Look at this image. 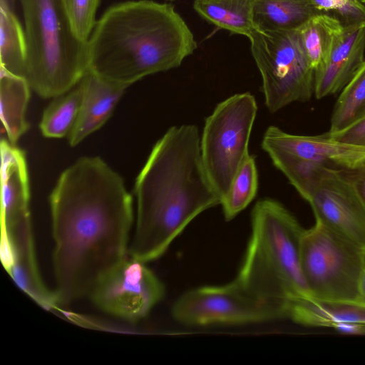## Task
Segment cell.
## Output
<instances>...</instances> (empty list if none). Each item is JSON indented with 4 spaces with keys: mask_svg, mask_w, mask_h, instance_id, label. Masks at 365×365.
<instances>
[{
    "mask_svg": "<svg viewBox=\"0 0 365 365\" xmlns=\"http://www.w3.org/2000/svg\"><path fill=\"white\" fill-rule=\"evenodd\" d=\"M58 304L90 294L128 255L133 199L99 157H83L60 175L49 197Z\"/></svg>",
    "mask_w": 365,
    "mask_h": 365,
    "instance_id": "6da1fadb",
    "label": "cell"
},
{
    "mask_svg": "<svg viewBox=\"0 0 365 365\" xmlns=\"http://www.w3.org/2000/svg\"><path fill=\"white\" fill-rule=\"evenodd\" d=\"M197 127L170 128L136 178L137 216L128 256L147 263L163 255L197 215L222 199L202 164Z\"/></svg>",
    "mask_w": 365,
    "mask_h": 365,
    "instance_id": "7a4b0ae2",
    "label": "cell"
},
{
    "mask_svg": "<svg viewBox=\"0 0 365 365\" xmlns=\"http://www.w3.org/2000/svg\"><path fill=\"white\" fill-rule=\"evenodd\" d=\"M197 46L192 31L171 4L119 2L105 11L88 41V70L130 86L180 66Z\"/></svg>",
    "mask_w": 365,
    "mask_h": 365,
    "instance_id": "3957f363",
    "label": "cell"
},
{
    "mask_svg": "<svg viewBox=\"0 0 365 365\" xmlns=\"http://www.w3.org/2000/svg\"><path fill=\"white\" fill-rule=\"evenodd\" d=\"M252 232L237 279L260 297L289 303L309 297L300 264L304 229L278 201L257 202Z\"/></svg>",
    "mask_w": 365,
    "mask_h": 365,
    "instance_id": "277c9868",
    "label": "cell"
},
{
    "mask_svg": "<svg viewBox=\"0 0 365 365\" xmlns=\"http://www.w3.org/2000/svg\"><path fill=\"white\" fill-rule=\"evenodd\" d=\"M26 45L25 78L43 98L73 88L88 71V42L73 34L61 0H20Z\"/></svg>",
    "mask_w": 365,
    "mask_h": 365,
    "instance_id": "5b68a950",
    "label": "cell"
},
{
    "mask_svg": "<svg viewBox=\"0 0 365 365\" xmlns=\"http://www.w3.org/2000/svg\"><path fill=\"white\" fill-rule=\"evenodd\" d=\"M300 264L309 297L361 303L365 250L316 222L304 230Z\"/></svg>",
    "mask_w": 365,
    "mask_h": 365,
    "instance_id": "8992f818",
    "label": "cell"
},
{
    "mask_svg": "<svg viewBox=\"0 0 365 365\" xmlns=\"http://www.w3.org/2000/svg\"><path fill=\"white\" fill-rule=\"evenodd\" d=\"M257 113L255 96L245 92L219 103L205 119L200 138L201 158L222 200L250 155L249 141Z\"/></svg>",
    "mask_w": 365,
    "mask_h": 365,
    "instance_id": "52a82bcc",
    "label": "cell"
},
{
    "mask_svg": "<svg viewBox=\"0 0 365 365\" xmlns=\"http://www.w3.org/2000/svg\"><path fill=\"white\" fill-rule=\"evenodd\" d=\"M260 73L268 110L275 113L294 103L309 101L314 93L315 71L297 30L256 29L248 38Z\"/></svg>",
    "mask_w": 365,
    "mask_h": 365,
    "instance_id": "ba28073f",
    "label": "cell"
},
{
    "mask_svg": "<svg viewBox=\"0 0 365 365\" xmlns=\"http://www.w3.org/2000/svg\"><path fill=\"white\" fill-rule=\"evenodd\" d=\"M262 148L303 198L319 170L365 167V148L338 141L326 133L298 135L271 125L264 133Z\"/></svg>",
    "mask_w": 365,
    "mask_h": 365,
    "instance_id": "9c48e42d",
    "label": "cell"
},
{
    "mask_svg": "<svg viewBox=\"0 0 365 365\" xmlns=\"http://www.w3.org/2000/svg\"><path fill=\"white\" fill-rule=\"evenodd\" d=\"M289 303L264 299L237 279L222 286L185 292L172 308L173 318L186 325L247 324L288 318Z\"/></svg>",
    "mask_w": 365,
    "mask_h": 365,
    "instance_id": "30bf717a",
    "label": "cell"
},
{
    "mask_svg": "<svg viewBox=\"0 0 365 365\" xmlns=\"http://www.w3.org/2000/svg\"><path fill=\"white\" fill-rule=\"evenodd\" d=\"M165 287L145 262L126 257L105 275L89 297L102 311L137 322L163 298Z\"/></svg>",
    "mask_w": 365,
    "mask_h": 365,
    "instance_id": "8fae6325",
    "label": "cell"
},
{
    "mask_svg": "<svg viewBox=\"0 0 365 365\" xmlns=\"http://www.w3.org/2000/svg\"><path fill=\"white\" fill-rule=\"evenodd\" d=\"M304 199L317 222L365 250V205L341 171L320 170Z\"/></svg>",
    "mask_w": 365,
    "mask_h": 365,
    "instance_id": "7c38bea8",
    "label": "cell"
},
{
    "mask_svg": "<svg viewBox=\"0 0 365 365\" xmlns=\"http://www.w3.org/2000/svg\"><path fill=\"white\" fill-rule=\"evenodd\" d=\"M2 261L17 285L41 306L58 304L55 291L43 284L36 259L31 219L2 230Z\"/></svg>",
    "mask_w": 365,
    "mask_h": 365,
    "instance_id": "4fadbf2b",
    "label": "cell"
},
{
    "mask_svg": "<svg viewBox=\"0 0 365 365\" xmlns=\"http://www.w3.org/2000/svg\"><path fill=\"white\" fill-rule=\"evenodd\" d=\"M364 52L365 28L344 26L327 63L315 71V97L321 99L341 92L363 63Z\"/></svg>",
    "mask_w": 365,
    "mask_h": 365,
    "instance_id": "5bb4252c",
    "label": "cell"
},
{
    "mask_svg": "<svg viewBox=\"0 0 365 365\" xmlns=\"http://www.w3.org/2000/svg\"><path fill=\"white\" fill-rule=\"evenodd\" d=\"M2 230L12 228L30 218L29 183L26 156L15 144L1 141Z\"/></svg>",
    "mask_w": 365,
    "mask_h": 365,
    "instance_id": "9a60e30c",
    "label": "cell"
},
{
    "mask_svg": "<svg viewBox=\"0 0 365 365\" xmlns=\"http://www.w3.org/2000/svg\"><path fill=\"white\" fill-rule=\"evenodd\" d=\"M81 81L83 86L81 108L68 136L71 146L77 145L106 123L128 87L103 78L89 70Z\"/></svg>",
    "mask_w": 365,
    "mask_h": 365,
    "instance_id": "2e32d148",
    "label": "cell"
},
{
    "mask_svg": "<svg viewBox=\"0 0 365 365\" xmlns=\"http://www.w3.org/2000/svg\"><path fill=\"white\" fill-rule=\"evenodd\" d=\"M288 318L304 325L365 334V305L361 303L295 298L289 302Z\"/></svg>",
    "mask_w": 365,
    "mask_h": 365,
    "instance_id": "e0dca14e",
    "label": "cell"
},
{
    "mask_svg": "<svg viewBox=\"0 0 365 365\" xmlns=\"http://www.w3.org/2000/svg\"><path fill=\"white\" fill-rule=\"evenodd\" d=\"M31 87L27 79L1 68L0 107L3 129L9 141L15 144L27 130L26 111Z\"/></svg>",
    "mask_w": 365,
    "mask_h": 365,
    "instance_id": "ac0fdd59",
    "label": "cell"
},
{
    "mask_svg": "<svg viewBox=\"0 0 365 365\" xmlns=\"http://www.w3.org/2000/svg\"><path fill=\"white\" fill-rule=\"evenodd\" d=\"M317 14L312 0H255L253 21L257 29L292 31Z\"/></svg>",
    "mask_w": 365,
    "mask_h": 365,
    "instance_id": "d6986e66",
    "label": "cell"
},
{
    "mask_svg": "<svg viewBox=\"0 0 365 365\" xmlns=\"http://www.w3.org/2000/svg\"><path fill=\"white\" fill-rule=\"evenodd\" d=\"M344 30L335 17L317 14L297 29L307 58L314 71L327 63Z\"/></svg>",
    "mask_w": 365,
    "mask_h": 365,
    "instance_id": "ffe728a7",
    "label": "cell"
},
{
    "mask_svg": "<svg viewBox=\"0 0 365 365\" xmlns=\"http://www.w3.org/2000/svg\"><path fill=\"white\" fill-rule=\"evenodd\" d=\"M255 0H195V11L218 28L247 38L257 29L253 21Z\"/></svg>",
    "mask_w": 365,
    "mask_h": 365,
    "instance_id": "44dd1931",
    "label": "cell"
},
{
    "mask_svg": "<svg viewBox=\"0 0 365 365\" xmlns=\"http://www.w3.org/2000/svg\"><path fill=\"white\" fill-rule=\"evenodd\" d=\"M1 68L25 77L26 45L24 29L7 0L0 3Z\"/></svg>",
    "mask_w": 365,
    "mask_h": 365,
    "instance_id": "7402d4cb",
    "label": "cell"
},
{
    "mask_svg": "<svg viewBox=\"0 0 365 365\" xmlns=\"http://www.w3.org/2000/svg\"><path fill=\"white\" fill-rule=\"evenodd\" d=\"M83 93V86L80 81L70 91L53 98L45 109L40 122L43 135L50 138L68 136L77 120Z\"/></svg>",
    "mask_w": 365,
    "mask_h": 365,
    "instance_id": "603a6c76",
    "label": "cell"
},
{
    "mask_svg": "<svg viewBox=\"0 0 365 365\" xmlns=\"http://www.w3.org/2000/svg\"><path fill=\"white\" fill-rule=\"evenodd\" d=\"M365 115V59L355 75L342 89L331 117L330 129L343 130Z\"/></svg>",
    "mask_w": 365,
    "mask_h": 365,
    "instance_id": "cb8c5ba5",
    "label": "cell"
},
{
    "mask_svg": "<svg viewBox=\"0 0 365 365\" xmlns=\"http://www.w3.org/2000/svg\"><path fill=\"white\" fill-rule=\"evenodd\" d=\"M258 188V173L254 156L249 155L235 175L221 205L226 220H231L255 198Z\"/></svg>",
    "mask_w": 365,
    "mask_h": 365,
    "instance_id": "d4e9b609",
    "label": "cell"
},
{
    "mask_svg": "<svg viewBox=\"0 0 365 365\" xmlns=\"http://www.w3.org/2000/svg\"><path fill=\"white\" fill-rule=\"evenodd\" d=\"M101 0H61L75 36L88 42L97 23L96 11Z\"/></svg>",
    "mask_w": 365,
    "mask_h": 365,
    "instance_id": "484cf974",
    "label": "cell"
},
{
    "mask_svg": "<svg viewBox=\"0 0 365 365\" xmlns=\"http://www.w3.org/2000/svg\"><path fill=\"white\" fill-rule=\"evenodd\" d=\"M319 13L337 19L344 26L365 28V4L359 0H312Z\"/></svg>",
    "mask_w": 365,
    "mask_h": 365,
    "instance_id": "4316f807",
    "label": "cell"
},
{
    "mask_svg": "<svg viewBox=\"0 0 365 365\" xmlns=\"http://www.w3.org/2000/svg\"><path fill=\"white\" fill-rule=\"evenodd\" d=\"M325 133L338 141L365 148V115L343 130Z\"/></svg>",
    "mask_w": 365,
    "mask_h": 365,
    "instance_id": "83f0119b",
    "label": "cell"
},
{
    "mask_svg": "<svg viewBox=\"0 0 365 365\" xmlns=\"http://www.w3.org/2000/svg\"><path fill=\"white\" fill-rule=\"evenodd\" d=\"M341 172L353 183L365 205V167Z\"/></svg>",
    "mask_w": 365,
    "mask_h": 365,
    "instance_id": "f1b7e54d",
    "label": "cell"
},
{
    "mask_svg": "<svg viewBox=\"0 0 365 365\" xmlns=\"http://www.w3.org/2000/svg\"><path fill=\"white\" fill-rule=\"evenodd\" d=\"M360 302L365 305V265L360 282Z\"/></svg>",
    "mask_w": 365,
    "mask_h": 365,
    "instance_id": "f546056e",
    "label": "cell"
},
{
    "mask_svg": "<svg viewBox=\"0 0 365 365\" xmlns=\"http://www.w3.org/2000/svg\"><path fill=\"white\" fill-rule=\"evenodd\" d=\"M360 1H361L363 4H365V0H359Z\"/></svg>",
    "mask_w": 365,
    "mask_h": 365,
    "instance_id": "4dcf8cb0",
    "label": "cell"
},
{
    "mask_svg": "<svg viewBox=\"0 0 365 365\" xmlns=\"http://www.w3.org/2000/svg\"><path fill=\"white\" fill-rule=\"evenodd\" d=\"M168 1H174V0H168Z\"/></svg>",
    "mask_w": 365,
    "mask_h": 365,
    "instance_id": "1f68e13d",
    "label": "cell"
}]
</instances>
